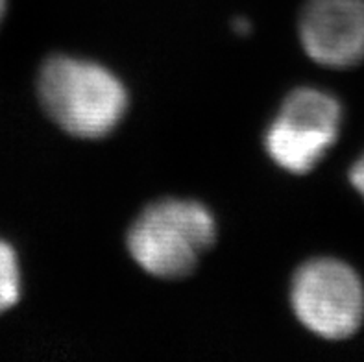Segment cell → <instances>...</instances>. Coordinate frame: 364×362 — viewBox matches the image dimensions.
I'll use <instances>...</instances> for the list:
<instances>
[{"label": "cell", "instance_id": "cell-1", "mask_svg": "<svg viewBox=\"0 0 364 362\" xmlns=\"http://www.w3.org/2000/svg\"><path fill=\"white\" fill-rule=\"evenodd\" d=\"M37 91L46 115L80 139L106 137L128 110V92L115 74L67 55H54L43 65Z\"/></svg>", "mask_w": 364, "mask_h": 362}, {"label": "cell", "instance_id": "cell-2", "mask_svg": "<svg viewBox=\"0 0 364 362\" xmlns=\"http://www.w3.org/2000/svg\"><path fill=\"white\" fill-rule=\"evenodd\" d=\"M215 240V218L208 207L191 200L152 203L128 231V250L134 261L161 280L189 275Z\"/></svg>", "mask_w": 364, "mask_h": 362}, {"label": "cell", "instance_id": "cell-3", "mask_svg": "<svg viewBox=\"0 0 364 362\" xmlns=\"http://www.w3.org/2000/svg\"><path fill=\"white\" fill-rule=\"evenodd\" d=\"M291 302L298 320L328 340L350 339L364 321V284L337 259H314L294 274Z\"/></svg>", "mask_w": 364, "mask_h": 362}, {"label": "cell", "instance_id": "cell-4", "mask_svg": "<svg viewBox=\"0 0 364 362\" xmlns=\"http://www.w3.org/2000/svg\"><path fill=\"white\" fill-rule=\"evenodd\" d=\"M342 107L328 92L313 87L292 91L264 135V148L276 165L307 174L337 142Z\"/></svg>", "mask_w": 364, "mask_h": 362}, {"label": "cell", "instance_id": "cell-5", "mask_svg": "<svg viewBox=\"0 0 364 362\" xmlns=\"http://www.w3.org/2000/svg\"><path fill=\"white\" fill-rule=\"evenodd\" d=\"M300 39L318 65H359L364 61V0H309L300 17Z\"/></svg>", "mask_w": 364, "mask_h": 362}, {"label": "cell", "instance_id": "cell-6", "mask_svg": "<svg viewBox=\"0 0 364 362\" xmlns=\"http://www.w3.org/2000/svg\"><path fill=\"white\" fill-rule=\"evenodd\" d=\"M21 296V270L14 247L0 240V312L8 311Z\"/></svg>", "mask_w": 364, "mask_h": 362}, {"label": "cell", "instance_id": "cell-7", "mask_svg": "<svg viewBox=\"0 0 364 362\" xmlns=\"http://www.w3.org/2000/svg\"><path fill=\"white\" fill-rule=\"evenodd\" d=\"M350 181L357 193L364 198V156L350 169Z\"/></svg>", "mask_w": 364, "mask_h": 362}, {"label": "cell", "instance_id": "cell-8", "mask_svg": "<svg viewBox=\"0 0 364 362\" xmlns=\"http://www.w3.org/2000/svg\"><path fill=\"white\" fill-rule=\"evenodd\" d=\"M233 28H235L237 33L246 36V33H250V21H246V18H237L235 23H233Z\"/></svg>", "mask_w": 364, "mask_h": 362}, {"label": "cell", "instance_id": "cell-9", "mask_svg": "<svg viewBox=\"0 0 364 362\" xmlns=\"http://www.w3.org/2000/svg\"><path fill=\"white\" fill-rule=\"evenodd\" d=\"M6 14V0H0V23H2V18H4Z\"/></svg>", "mask_w": 364, "mask_h": 362}]
</instances>
